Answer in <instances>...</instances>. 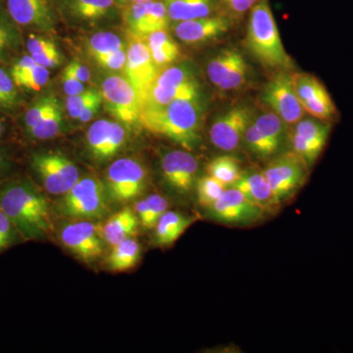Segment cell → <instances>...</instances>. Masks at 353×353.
<instances>
[{
	"instance_id": "obj_1",
	"label": "cell",
	"mask_w": 353,
	"mask_h": 353,
	"mask_svg": "<svg viewBox=\"0 0 353 353\" xmlns=\"http://www.w3.org/2000/svg\"><path fill=\"white\" fill-rule=\"evenodd\" d=\"M0 210L25 240H41L51 232L50 203L27 179H15L0 185Z\"/></svg>"
},
{
	"instance_id": "obj_2",
	"label": "cell",
	"mask_w": 353,
	"mask_h": 353,
	"mask_svg": "<svg viewBox=\"0 0 353 353\" xmlns=\"http://www.w3.org/2000/svg\"><path fill=\"white\" fill-rule=\"evenodd\" d=\"M201 99H176L166 105L141 108L139 124L185 150H194L201 141Z\"/></svg>"
},
{
	"instance_id": "obj_3",
	"label": "cell",
	"mask_w": 353,
	"mask_h": 353,
	"mask_svg": "<svg viewBox=\"0 0 353 353\" xmlns=\"http://www.w3.org/2000/svg\"><path fill=\"white\" fill-rule=\"evenodd\" d=\"M245 46L265 68L288 71L294 67L292 57L283 46L268 0H260L250 10Z\"/></svg>"
},
{
	"instance_id": "obj_4",
	"label": "cell",
	"mask_w": 353,
	"mask_h": 353,
	"mask_svg": "<svg viewBox=\"0 0 353 353\" xmlns=\"http://www.w3.org/2000/svg\"><path fill=\"white\" fill-rule=\"evenodd\" d=\"M105 183L94 176L81 178L57 204L58 214L70 220L99 221L110 211Z\"/></svg>"
},
{
	"instance_id": "obj_5",
	"label": "cell",
	"mask_w": 353,
	"mask_h": 353,
	"mask_svg": "<svg viewBox=\"0 0 353 353\" xmlns=\"http://www.w3.org/2000/svg\"><path fill=\"white\" fill-rule=\"evenodd\" d=\"M31 166L43 189L53 196H63L80 180V171L59 152L32 153Z\"/></svg>"
},
{
	"instance_id": "obj_6",
	"label": "cell",
	"mask_w": 353,
	"mask_h": 353,
	"mask_svg": "<svg viewBox=\"0 0 353 353\" xmlns=\"http://www.w3.org/2000/svg\"><path fill=\"white\" fill-rule=\"evenodd\" d=\"M58 234L62 245L85 263L103 254L106 243L102 225L97 221L70 220L62 225Z\"/></svg>"
},
{
	"instance_id": "obj_7",
	"label": "cell",
	"mask_w": 353,
	"mask_h": 353,
	"mask_svg": "<svg viewBox=\"0 0 353 353\" xmlns=\"http://www.w3.org/2000/svg\"><path fill=\"white\" fill-rule=\"evenodd\" d=\"M146 180L148 174L143 165L134 158L124 157L109 166L104 183L111 201L125 203L145 192Z\"/></svg>"
},
{
	"instance_id": "obj_8",
	"label": "cell",
	"mask_w": 353,
	"mask_h": 353,
	"mask_svg": "<svg viewBox=\"0 0 353 353\" xmlns=\"http://www.w3.org/2000/svg\"><path fill=\"white\" fill-rule=\"evenodd\" d=\"M101 94L106 110L121 124H138L141 111V97L126 78L106 77L102 83Z\"/></svg>"
},
{
	"instance_id": "obj_9",
	"label": "cell",
	"mask_w": 353,
	"mask_h": 353,
	"mask_svg": "<svg viewBox=\"0 0 353 353\" xmlns=\"http://www.w3.org/2000/svg\"><path fill=\"white\" fill-rule=\"evenodd\" d=\"M307 165L296 152H288L270 162L262 171L279 203L289 199L305 183Z\"/></svg>"
},
{
	"instance_id": "obj_10",
	"label": "cell",
	"mask_w": 353,
	"mask_h": 353,
	"mask_svg": "<svg viewBox=\"0 0 353 353\" xmlns=\"http://www.w3.org/2000/svg\"><path fill=\"white\" fill-rule=\"evenodd\" d=\"M209 216L221 224L248 226L259 222L265 216L263 208L250 201L238 189L229 187L208 208Z\"/></svg>"
},
{
	"instance_id": "obj_11",
	"label": "cell",
	"mask_w": 353,
	"mask_h": 353,
	"mask_svg": "<svg viewBox=\"0 0 353 353\" xmlns=\"http://www.w3.org/2000/svg\"><path fill=\"white\" fill-rule=\"evenodd\" d=\"M294 90L305 112L317 119L333 123L339 111L324 83L307 73L292 74Z\"/></svg>"
},
{
	"instance_id": "obj_12",
	"label": "cell",
	"mask_w": 353,
	"mask_h": 353,
	"mask_svg": "<svg viewBox=\"0 0 353 353\" xmlns=\"http://www.w3.org/2000/svg\"><path fill=\"white\" fill-rule=\"evenodd\" d=\"M208 76L221 90H240L248 83L250 66L236 48H224L209 60Z\"/></svg>"
},
{
	"instance_id": "obj_13",
	"label": "cell",
	"mask_w": 353,
	"mask_h": 353,
	"mask_svg": "<svg viewBox=\"0 0 353 353\" xmlns=\"http://www.w3.org/2000/svg\"><path fill=\"white\" fill-rule=\"evenodd\" d=\"M262 99L287 124H296L305 113L294 90L292 76L287 71H279L269 81Z\"/></svg>"
},
{
	"instance_id": "obj_14",
	"label": "cell",
	"mask_w": 353,
	"mask_h": 353,
	"mask_svg": "<svg viewBox=\"0 0 353 353\" xmlns=\"http://www.w3.org/2000/svg\"><path fill=\"white\" fill-rule=\"evenodd\" d=\"M2 6L20 29L31 32H51L55 15L50 0H2Z\"/></svg>"
},
{
	"instance_id": "obj_15",
	"label": "cell",
	"mask_w": 353,
	"mask_h": 353,
	"mask_svg": "<svg viewBox=\"0 0 353 353\" xmlns=\"http://www.w3.org/2000/svg\"><path fill=\"white\" fill-rule=\"evenodd\" d=\"M252 119V109L248 106H234L229 109L216 119L209 130L211 143L223 152L238 150Z\"/></svg>"
},
{
	"instance_id": "obj_16",
	"label": "cell",
	"mask_w": 353,
	"mask_h": 353,
	"mask_svg": "<svg viewBox=\"0 0 353 353\" xmlns=\"http://www.w3.org/2000/svg\"><path fill=\"white\" fill-rule=\"evenodd\" d=\"M332 123L317 118H303L292 134V148L308 168L315 164L328 143Z\"/></svg>"
},
{
	"instance_id": "obj_17",
	"label": "cell",
	"mask_w": 353,
	"mask_h": 353,
	"mask_svg": "<svg viewBox=\"0 0 353 353\" xmlns=\"http://www.w3.org/2000/svg\"><path fill=\"white\" fill-rule=\"evenodd\" d=\"M162 176L165 183L179 196H187L196 183L199 161L183 150H171L161 158Z\"/></svg>"
},
{
	"instance_id": "obj_18",
	"label": "cell",
	"mask_w": 353,
	"mask_h": 353,
	"mask_svg": "<svg viewBox=\"0 0 353 353\" xmlns=\"http://www.w3.org/2000/svg\"><path fill=\"white\" fill-rule=\"evenodd\" d=\"M158 70L153 62L152 53L143 39L131 36L127 48V63L125 75L143 99L157 79Z\"/></svg>"
},
{
	"instance_id": "obj_19",
	"label": "cell",
	"mask_w": 353,
	"mask_h": 353,
	"mask_svg": "<svg viewBox=\"0 0 353 353\" xmlns=\"http://www.w3.org/2000/svg\"><path fill=\"white\" fill-rule=\"evenodd\" d=\"M126 138V132L121 123L99 120L88 129V150L97 161H108L124 148Z\"/></svg>"
},
{
	"instance_id": "obj_20",
	"label": "cell",
	"mask_w": 353,
	"mask_h": 353,
	"mask_svg": "<svg viewBox=\"0 0 353 353\" xmlns=\"http://www.w3.org/2000/svg\"><path fill=\"white\" fill-rule=\"evenodd\" d=\"M232 21L223 14L176 22L175 34L183 43L194 46L224 36L229 32Z\"/></svg>"
},
{
	"instance_id": "obj_21",
	"label": "cell",
	"mask_w": 353,
	"mask_h": 353,
	"mask_svg": "<svg viewBox=\"0 0 353 353\" xmlns=\"http://www.w3.org/2000/svg\"><path fill=\"white\" fill-rule=\"evenodd\" d=\"M65 17L80 24H95L115 13L116 0H57Z\"/></svg>"
},
{
	"instance_id": "obj_22",
	"label": "cell",
	"mask_w": 353,
	"mask_h": 353,
	"mask_svg": "<svg viewBox=\"0 0 353 353\" xmlns=\"http://www.w3.org/2000/svg\"><path fill=\"white\" fill-rule=\"evenodd\" d=\"M9 72L22 92H39L50 81V70L37 63L28 53L16 58L9 66Z\"/></svg>"
},
{
	"instance_id": "obj_23",
	"label": "cell",
	"mask_w": 353,
	"mask_h": 353,
	"mask_svg": "<svg viewBox=\"0 0 353 353\" xmlns=\"http://www.w3.org/2000/svg\"><path fill=\"white\" fill-rule=\"evenodd\" d=\"M241 190L253 203L267 210L279 203L262 172H241L240 178L231 185Z\"/></svg>"
},
{
	"instance_id": "obj_24",
	"label": "cell",
	"mask_w": 353,
	"mask_h": 353,
	"mask_svg": "<svg viewBox=\"0 0 353 353\" xmlns=\"http://www.w3.org/2000/svg\"><path fill=\"white\" fill-rule=\"evenodd\" d=\"M139 224L138 216L132 209L126 208L118 211L102 226L106 245L112 248L127 239L132 238L138 233Z\"/></svg>"
},
{
	"instance_id": "obj_25",
	"label": "cell",
	"mask_w": 353,
	"mask_h": 353,
	"mask_svg": "<svg viewBox=\"0 0 353 353\" xmlns=\"http://www.w3.org/2000/svg\"><path fill=\"white\" fill-rule=\"evenodd\" d=\"M194 221L192 218L188 217L182 213L167 210L153 228L155 245L159 246L173 245L185 233V230L194 223Z\"/></svg>"
},
{
	"instance_id": "obj_26",
	"label": "cell",
	"mask_w": 353,
	"mask_h": 353,
	"mask_svg": "<svg viewBox=\"0 0 353 353\" xmlns=\"http://www.w3.org/2000/svg\"><path fill=\"white\" fill-rule=\"evenodd\" d=\"M201 99V87L199 83L171 88L152 85L141 99V108L145 106L166 105L176 99Z\"/></svg>"
},
{
	"instance_id": "obj_27",
	"label": "cell",
	"mask_w": 353,
	"mask_h": 353,
	"mask_svg": "<svg viewBox=\"0 0 353 353\" xmlns=\"http://www.w3.org/2000/svg\"><path fill=\"white\" fill-rule=\"evenodd\" d=\"M169 18L174 22H181L212 15L218 0H166Z\"/></svg>"
},
{
	"instance_id": "obj_28",
	"label": "cell",
	"mask_w": 353,
	"mask_h": 353,
	"mask_svg": "<svg viewBox=\"0 0 353 353\" xmlns=\"http://www.w3.org/2000/svg\"><path fill=\"white\" fill-rule=\"evenodd\" d=\"M21 29L0 3V65L11 64L22 46Z\"/></svg>"
},
{
	"instance_id": "obj_29",
	"label": "cell",
	"mask_w": 353,
	"mask_h": 353,
	"mask_svg": "<svg viewBox=\"0 0 353 353\" xmlns=\"http://www.w3.org/2000/svg\"><path fill=\"white\" fill-rule=\"evenodd\" d=\"M141 254V245L134 238H129L112 246L108 259V268L113 272L131 270L138 264Z\"/></svg>"
},
{
	"instance_id": "obj_30",
	"label": "cell",
	"mask_w": 353,
	"mask_h": 353,
	"mask_svg": "<svg viewBox=\"0 0 353 353\" xmlns=\"http://www.w3.org/2000/svg\"><path fill=\"white\" fill-rule=\"evenodd\" d=\"M23 92L14 83L9 68L0 65V112L12 115L24 103Z\"/></svg>"
},
{
	"instance_id": "obj_31",
	"label": "cell",
	"mask_w": 353,
	"mask_h": 353,
	"mask_svg": "<svg viewBox=\"0 0 353 353\" xmlns=\"http://www.w3.org/2000/svg\"><path fill=\"white\" fill-rule=\"evenodd\" d=\"M208 173L226 187H231L241 174L240 162L231 155H222L211 160L208 165Z\"/></svg>"
},
{
	"instance_id": "obj_32",
	"label": "cell",
	"mask_w": 353,
	"mask_h": 353,
	"mask_svg": "<svg viewBox=\"0 0 353 353\" xmlns=\"http://www.w3.org/2000/svg\"><path fill=\"white\" fill-rule=\"evenodd\" d=\"M63 126V113L61 105L58 103L43 119L39 121L31 129L25 131L26 136L36 141H46L55 138Z\"/></svg>"
},
{
	"instance_id": "obj_33",
	"label": "cell",
	"mask_w": 353,
	"mask_h": 353,
	"mask_svg": "<svg viewBox=\"0 0 353 353\" xmlns=\"http://www.w3.org/2000/svg\"><path fill=\"white\" fill-rule=\"evenodd\" d=\"M252 123L272 145L278 150H280L284 139L285 122L278 114L273 111L262 113L261 115L253 118Z\"/></svg>"
},
{
	"instance_id": "obj_34",
	"label": "cell",
	"mask_w": 353,
	"mask_h": 353,
	"mask_svg": "<svg viewBox=\"0 0 353 353\" xmlns=\"http://www.w3.org/2000/svg\"><path fill=\"white\" fill-rule=\"evenodd\" d=\"M194 83L199 82L194 71L188 65H178V66H168L160 70L152 85L157 87L171 88Z\"/></svg>"
},
{
	"instance_id": "obj_35",
	"label": "cell",
	"mask_w": 353,
	"mask_h": 353,
	"mask_svg": "<svg viewBox=\"0 0 353 353\" xmlns=\"http://www.w3.org/2000/svg\"><path fill=\"white\" fill-rule=\"evenodd\" d=\"M152 1V0L137 2V3L124 7L123 19H124L125 24H126L131 36L139 39H143L145 37L146 14H148Z\"/></svg>"
},
{
	"instance_id": "obj_36",
	"label": "cell",
	"mask_w": 353,
	"mask_h": 353,
	"mask_svg": "<svg viewBox=\"0 0 353 353\" xmlns=\"http://www.w3.org/2000/svg\"><path fill=\"white\" fill-rule=\"evenodd\" d=\"M58 103L59 101L52 94L43 95L32 101L31 105L26 109L23 115L22 123L24 132L38 124L39 121L43 119Z\"/></svg>"
},
{
	"instance_id": "obj_37",
	"label": "cell",
	"mask_w": 353,
	"mask_h": 353,
	"mask_svg": "<svg viewBox=\"0 0 353 353\" xmlns=\"http://www.w3.org/2000/svg\"><path fill=\"white\" fill-rule=\"evenodd\" d=\"M88 55L106 54L121 50H125V44L122 39L111 32H99L90 37L87 43Z\"/></svg>"
},
{
	"instance_id": "obj_38",
	"label": "cell",
	"mask_w": 353,
	"mask_h": 353,
	"mask_svg": "<svg viewBox=\"0 0 353 353\" xmlns=\"http://www.w3.org/2000/svg\"><path fill=\"white\" fill-rule=\"evenodd\" d=\"M170 21L164 0H152L146 14L145 37L150 32L167 31Z\"/></svg>"
},
{
	"instance_id": "obj_39",
	"label": "cell",
	"mask_w": 353,
	"mask_h": 353,
	"mask_svg": "<svg viewBox=\"0 0 353 353\" xmlns=\"http://www.w3.org/2000/svg\"><path fill=\"white\" fill-rule=\"evenodd\" d=\"M243 141L248 150L260 158L271 157L278 152L277 148L265 138L252 122L246 129Z\"/></svg>"
},
{
	"instance_id": "obj_40",
	"label": "cell",
	"mask_w": 353,
	"mask_h": 353,
	"mask_svg": "<svg viewBox=\"0 0 353 353\" xmlns=\"http://www.w3.org/2000/svg\"><path fill=\"white\" fill-rule=\"evenodd\" d=\"M196 194L203 208H210L226 190V185L211 176H204L196 182Z\"/></svg>"
},
{
	"instance_id": "obj_41",
	"label": "cell",
	"mask_w": 353,
	"mask_h": 353,
	"mask_svg": "<svg viewBox=\"0 0 353 353\" xmlns=\"http://www.w3.org/2000/svg\"><path fill=\"white\" fill-rule=\"evenodd\" d=\"M146 217L141 226L145 229H153L158 220L168 210L169 203L165 197L160 194H150L145 197Z\"/></svg>"
},
{
	"instance_id": "obj_42",
	"label": "cell",
	"mask_w": 353,
	"mask_h": 353,
	"mask_svg": "<svg viewBox=\"0 0 353 353\" xmlns=\"http://www.w3.org/2000/svg\"><path fill=\"white\" fill-rule=\"evenodd\" d=\"M101 94V90L97 88H90L83 90L81 94L76 95H68L66 99L67 112L73 119H79L81 113L85 110V108L90 103L95 97Z\"/></svg>"
},
{
	"instance_id": "obj_43",
	"label": "cell",
	"mask_w": 353,
	"mask_h": 353,
	"mask_svg": "<svg viewBox=\"0 0 353 353\" xmlns=\"http://www.w3.org/2000/svg\"><path fill=\"white\" fill-rule=\"evenodd\" d=\"M260 0H218L223 15L231 21L241 19Z\"/></svg>"
},
{
	"instance_id": "obj_44",
	"label": "cell",
	"mask_w": 353,
	"mask_h": 353,
	"mask_svg": "<svg viewBox=\"0 0 353 353\" xmlns=\"http://www.w3.org/2000/svg\"><path fill=\"white\" fill-rule=\"evenodd\" d=\"M153 62L158 70L170 66L180 57V48L178 43L166 44V46H148Z\"/></svg>"
},
{
	"instance_id": "obj_45",
	"label": "cell",
	"mask_w": 353,
	"mask_h": 353,
	"mask_svg": "<svg viewBox=\"0 0 353 353\" xmlns=\"http://www.w3.org/2000/svg\"><path fill=\"white\" fill-rule=\"evenodd\" d=\"M95 63L101 68L111 70V71H119L125 70L127 63V50L113 51L106 54L95 55L92 57Z\"/></svg>"
},
{
	"instance_id": "obj_46",
	"label": "cell",
	"mask_w": 353,
	"mask_h": 353,
	"mask_svg": "<svg viewBox=\"0 0 353 353\" xmlns=\"http://www.w3.org/2000/svg\"><path fill=\"white\" fill-rule=\"evenodd\" d=\"M17 234L19 233L13 223L3 211L0 210V252L12 245Z\"/></svg>"
},
{
	"instance_id": "obj_47",
	"label": "cell",
	"mask_w": 353,
	"mask_h": 353,
	"mask_svg": "<svg viewBox=\"0 0 353 353\" xmlns=\"http://www.w3.org/2000/svg\"><path fill=\"white\" fill-rule=\"evenodd\" d=\"M83 83L74 75L68 66L62 72V85L67 95H76L83 92L85 90Z\"/></svg>"
},
{
	"instance_id": "obj_48",
	"label": "cell",
	"mask_w": 353,
	"mask_h": 353,
	"mask_svg": "<svg viewBox=\"0 0 353 353\" xmlns=\"http://www.w3.org/2000/svg\"><path fill=\"white\" fill-rule=\"evenodd\" d=\"M13 166L12 153L6 145H0V181L12 171Z\"/></svg>"
},
{
	"instance_id": "obj_49",
	"label": "cell",
	"mask_w": 353,
	"mask_h": 353,
	"mask_svg": "<svg viewBox=\"0 0 353 353\" xmlns=\"http://www.w3.org/2000/svg\"><path fill=\"white\" fill-rule=\"evenodd\" d=\"M103 103V97L102 94H99V97H95L94 101L90 102V104L85 108V110L81 113L79 121L81 123L90 122L92 118L95 117L97 113H99V108H101V104Z\"/></svg>"
},
{
	"instance_id": "obj_50",
	"label": "cell",
	"mask_w": 353,
	"mask_h": 353,
	"mask_svg": "<svg viewBox=\"0 0 353 353\" xmlns=\"http://www.w3.org/2000/svg\"><path fill=\"white\" fill-rule=\"evenodd\" d=\"M68 67L81 82L88 83L90 81V71L85 65L78 61H73L68 65Z\"/></svg>"
},
{
	"instance_id": "obj_51",
	"label": "cell",
	"mask_w": 353,
	"mask_h": 353,
	"mask_svg": "<svg viewBox=\"0 0 353 353\" xmlns=\"http://www.w3.org/2000/svg\"><path fill=\"white\" fill-rule=\"evenodd\" d=\"M6 117H4V113L0 112V141H2V139L6 136Z\"/></svg>"
},
{
	"instance_id": "obj_52",
	"label": "cell",
	"mask_w": 353,
	"mask_h": 353,
	"mask_svg": "<svg viewBox=\"0 0 353 353\" xmlns=\"http://www.w3.org/2000/svg\"><path fill=\"white\" fill-rule=\"evenodd\" d=\"M143 1H150V0H116V3L118 4V6L126 7L128 6H131L132 3H137V2H143Z\"/></svg>"
},
{
	"instance_id": "obj_53",
	"label": "cell",
	"mask_w": 353,
	"mask_h": 353,
	"mask_svg": "<svg viewBox=\"0 0 353 353\" xmlns=\"http://www.w3.org/2000/svg\"><path fill=\"white\" fill-rule=\"evenodd\" d=\"M164 1H166V0H164Z\"/></svg>"
}]
</instances>
